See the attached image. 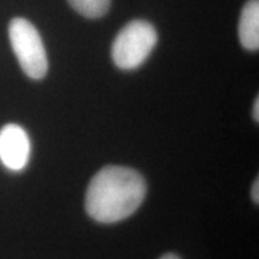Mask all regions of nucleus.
<instances>
[{
  "mask_svg": "<svg viewBox=\"0 0 259 259\" xmlns=\"http://www.w3.org/2000/svg\"><path fill=\"white\" fill-rule=\"evenodd\" d=\"M147 183L135 169L107 166L97 171L85 194V210L101 223H115L130 218L143 203Z\"/></svg>",
  "mask_w": 259,
  "mask_h": 259,
  "instance_id": "obj_1",
  "label": "nucleus"
},
{
  "mask_svg": "<svg viewBox=\"0 0 259 259\" xmlns=\"http://www.w3.org/2000/svg\"><path fill=\"white\" fill-rule=\"evenodd\" d=\"M157 44V32L147 21L130 22L116 35L112 46L113 61L121 70H135L148 59Z\"/></svg>",
  "mask_w": 259,
  "mask_h": 259,
  "instance_id": "obj_2",
  "label": "nucleus"
},
{
  "mask_svg": "<svg viewBox=\"0 0 259 259\" xmlns=\"http://www.w3.org/2000/svg\"><path fill=\"white\" fill-rule=\"evenodd\" d=\"M9 37L24 73L32 79L44 78L48 70V60L37 29L28 19L14 18L9 25Z\"/></svg>",
  "mask_w": 259,
  "mask_h": 259,
  "instance_id": "obj_3",
  "label": "nucleus"
},
{
  "mask_svg": "<svg viewBox=\"0 0 259 259\" xmlns=\"http://www.w3.org/2000/svg\"><path fill=\"white\" fill-rule=\"evenodd\" d=\"M30 153V139L22 126L9 124L0 130V161L4 167L12 171L23 170Z\"/></svg>",
  "mask_w": 259,
  "mask_h": 259,
  "instance_id": "obj_4",
  "label": "nucleus"
},
{
  "mask_svg": "<svg viewBox=\"0 0 259 259\" xmlns=\"http://www.w3.org/2000/svg\"><path fill=\"white\" fill-rule=\"evenodd\" d=\"M239 38L248 51L259 48V2L250 0L244 6L239 21Z\"/></svg>",
  "mask_w": 259,
  "mask_h": 259,
  "instance_id": "obj_5",
  "label": "nucleus"
},
{
  "mask_svg": "<svg viewBox=\"0 0 259 259\" xmlns=\"http://www.w3.org/2000/svg\"><path fill=\"white\" fill-rule=\"evenodd\" d=\"M77 14L87 18H100L108 12L111 0H67Z\"/></svg>",
  "mask_w": 259,
  "mask_h": 259,
  "instance_id": "obj_6",
  "label": "nucleus"
},
{
  "mask_svg": "<svg viewBox=\"0 0 259 259\" xmlns=\"http://www.w3.org/2000/svg\"><path fill=\"white\" fill-rule=\"evenodd\" d=\"M251 194H252V199H253V202L255 204H258L259 203V183H258V178H257V179H255V181L253 183V185H252Z\"/></svg>",
  "mask_w": 259,
  "mask_h": 259,
  "instance_id": "obj_7",
  "label": "nucleus"
},
{
  "mask_svg": "<svg viewBox=\"0 0 259 259\" xmlns=\"http://www.w3.org/2000/svg\"><path fill=\"white\" fill-rule=\"evenodd\" d=\"M253 119L255 121H259V99L257 97L253 105Z\"/></svg>",
  "mask_w": 259,
  "mask_h": 259,
  "instance_id": "obj_8",
  "label": "nucleus"
},
{
  "mask_svg": "<svg viewBox=\"0 0 259 259\" xmlns=\"http://www.w3.org/2000/svg\"><path fill=\"white\" fill-rule=\"evenodd\" d=\"M160 259H181V258L178 257V255L174 254V253H167V254L162 255Z\"/></svg>",
  "mask_w": 259,
  "mask_h": 259,
  "instance_id": "obj_9",
  "label": "nucleus"
}]
</instances>
